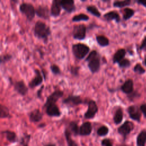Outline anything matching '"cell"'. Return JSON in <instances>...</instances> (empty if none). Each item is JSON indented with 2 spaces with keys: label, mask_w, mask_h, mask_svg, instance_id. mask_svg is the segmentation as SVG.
<instances>
[{
  "label": "cell",
  "mask_w": 146,
  "mask_h": 146,
  "mask_svg": "<svg viewBox=\"0 0 146 146\" xmlns=\"http://www.w3.org/2000/svg\"><path fill=\"white\" fill-rule=\"evenodd\" d=\"M34 33L36 38L47 40L48 36L51 34V30L44 22L37 21L34 25Z\"/></svg>",
  "instance_id": "1"
},
{
  "label": "cell",
  "mask_w": 146,
  "mask_h": 146,
  "mask_svg": "<svg viewBox=\"0 0 146 146\" xmlns=\"http://www.w3.org/2000/svg\"><path fill=\"white\" fill-rule=\"evenodd\" d=\"M86 61L88 62V67L92 73H95L99 71L100 66V60L99 55L96 50H93L89 54Z\"/></svg>",
  "instance_id": "2"
},
{
  "label": "cell",
  "mask_w": 146,
  "mask_h": 146,
  "mask_svg": "<svg viewBox=\"0 0 146 146\" xmlns=\"http://www.w3.org/2000/svg\"><path fill=\"white\" fill-rule=\"evenodd\" d=\"M19 11L26 16L27 19L29 21H33L35 16V9L31 3H21L19 5Z\"/></svg>",
  "instance_id": "3"
},
{
  "label": "cell",
  "mask_w": 146,
  "mask_h": 146,
  "mask_svg": "<svg viewBox=\"0 0 146 146\" xmlns=\"http://www.w3.org/2000/svg\"><path fill=\"white\" fill-rule=\"evenodd\" d=\"M72 50L74 56L78 59H82L88 53L90 48L83 43L74 44L72 46Z\"/></svg>",
  "instance_id": "4"
},
{
  "label": "cell",
  "mask_w": 146,
  "mask_h": 146,
  "mask_svg": "<svg viewBox=\"0 0 146 146\" xmlns=\"http://www.w3.org/2000/svg\"><path fill=\"white\" fill-rule=\"evenodd\" d=\"M35 76L29 82L28 84L29 87L30 88H34L40 85L45 77L44 73L43 71H40L39 70L36 68L34 70Z\"/></svg>",
  "instance_id": "5"
},
{
  "label": "cell",
  "mask_w": 146,
  "mask_h": 146,
  "mask_svg": "<svg viewBox=\"0 0 146 146\" xmlns=\"http://www.w3.org/2000/svg\"><path fill=\"white\" fill-rule=\"evenodd\" d=\"M10 83L13 84L14 90L19 95L25 96L29 91V88L23 80H13L10 78Z\"/></svg>",
  "instance_id": "6"
},
{
  "label": "cell",
  "mask_w": 146,
  "mask_h": 146,
  "mask_svg": "<svg viewBox=\"0 0 146 146\" xmlns=\"http://www.w3.org/2000/svg\"><path fill=\"white\" fill-rule=\"evenodd\" d=\"M86 35V27L83 24L76 25L73 29V36L75 39L82 40L85 38Z\"/></svg>",
  "instance_id": "7"
},
{
  "label": "cell",
  "mask_w": 146,
  "mask_h": 146,
  "mask_svg": "<svg viewBox=\"0 0 146 146\" xmlns=\"http://www.w3.org/2000/svg\"><path fill=\"white\" fill-rule=\"evenodd\" d=\"M45 111L47 115L51 117H59L61 115V112L56 104L44 105Z\"/></svg>",
  "instance_id": "8"
},
{
  "label": "cell",
  "mask_w": 146,
  "mask_h": 146,
  "mask_svg": "<svg viewBox=\"0 0 146 146\" xmlns=\"http://www.w3.org/2000/svg\"><path fill=\"white\" fill-rule=\"evenodd\" d=\"M35 15L44 19H49L50 12L46 5H39L35 9Z\"/></svg>",
  "instance_id": "9"
},
{
  "label": "cell",
  "mask_w": 146,
  "mask_h": 146,
  "mask_svg": "<svg viewBox=\"0 0 146 146\" xmlns=\"http://www.w3.org/2000/svg\"><path fill=\"white\" fill-rule=\"evenodd\" d=\"M98 111V108L96 102L94 100H90L88 103V109L84 113V117L86 119L93 118Z\"/></svg>",
  "instance_id": "10"
},
{
  "label": "cell",
  "mask_w": 146,
  "mask_h": 146,
  "mask_svg": "<svg viewBox=\"0 0 146 146\" xmlns=\"http://www.w3.org/2000/svg\"><path fill=\"white\" fill-rule=\"evenodd\" d=\"M63 103L69 106L74 107L83 103V100L80 96L70 95L63 100Z\"/></svg>",
  "instance_id": "11"
},
{
  "label": "cell",
  "mask_w": 146,
  "mask_h": 146,
  "mask_svg": "<svg viewBox=\"0 0 146 146\" xmlns=\"http://www.w3.org/2000/svg\"><path fill=\"white\" fill-rule=\"evenodd\" d=\"M63 95V92L60 90H56L51 93L47 98L44 105L56 104V102Z\"/></svg>",
  "instance_id": "12"
},
{
  "label": "cell",
  "mask_w": 146,
  "mask_h": 146,
  "mask_svg": "<svg viewBox=\"0 0 146 146\" xmlns=\"http://www.w3.org/2000/svg\"><path fill=\"white\" fill-rule=\"evenodd\" d=\"M133 124L131 121H126L120 127H119L117 131L120 135L125 136L132 131V130L133 129Z\"/></svg>",
  "instance_id": "13"
},
{
  "label": "cell",
  "mask_w": 146,
  "mask_h": 146,
  "mask_svg": "<svg viewBox=\"0 0 146 146\" xmlns=\"http://www.w3.org/2000/svg\"><path fill=\"white\" fill-rule=\"evenodd\" d=\"M127 111L129 113V117L137 121H140L141 117V112L140 110L135 106H131L128 107L127 109Z\"/></svg>",
  "instance_id": "14"
},
{
  "label": "cell",
  "mask_w": 146,
  "mask_h": 146,
  "mask_svg": "<svg viewBox=\"0 0 146 146\" xmlns=\"http://www.w3.org/2000/svg\"><path fill=\"white\" fill-rule=\"evenodd\" d=\"M29 116V120L31 122L37 123L40 121L42 119L43 114L40 111L39 109L36 108L33 110L32 111H31Z\"/></svg>",
  "instance_id": "15"
},
{
  "label": "cell",
  "mask_w": 146,
  "mask_h": 146,
  "mask_svg": "<svg viewBox=\"0 0 146 146\" xmlns=\"http://www.w3.org/2000/svg\"><path fill=\"white\" fill-rule=\"evenodd\" d=\"M61 11V6L60 5V1L54 0L52 2V5L50 9V15L56 17L59 15Z\"/></svg>",
  "instance_id": "16"
},
{
  "label": "cell",
  "mask_w": 146,
  "mask_h": 146,
  "mask_svg": "<svg viewBox=\"0 0 146 146\" xmlns=\"http://www.w3.org/2000/svg\"><path fill=\"white\" fill-rule=\"evenodd\" d=\"M60 5L65 11L68 13H71L75 10L74 1L72 0L60 1Z\"/></svg>",
  "instance_id": "17"
},
{
  "label": "cell",
  "mask_w": 146,
  "mask_h": 146,
  "mask_svg": "<svg viewBox=\"0 0 146 146\" xmlns=\"http://www.w3.org/2000/svg\"><path fill=\"white\" fill-rule=\"evenodd\" d=\"M92 131V125L90 122H85L79 128V133L83 136L89 135Z\"/></svg>",
  "instance_id": "18"
},
{
  "label": "cell",
  "mask_w": 146,
  "mask_h": 146,
  "mask_svg": "<svg viewBox=\"0 0 146 146\" xmlns=\"http://www.w3.org/2000/svg\"><path fill=\"white\" fill-rule=\"evenodd\" d=\"M121 91L127 94L131 93L133 90V82L131 79L127 80L121 86Z\"/></svg>",
  "instance_id": "19"
},
{
  "label": "cell",
  "mask_w": 146,
  "mask_h": 146,
  "mask_svg": "<svg viewBox=\"0 0 146 146\" xmlns=\"http://www.w3.org/2000/svg\"><path fill=\"white\" fill-rule=\"evenodd\" d=\"M1 133L3 134L6 139L11 143H16L18 141V137L15 132L10 130H5L1 132Z\"/></svg>",
  "instance_id": "20"
},
{
  "label": "cell",
  "mask_w": 146,
  "mask_h": 146,
  "mask_svg": "<svg viewBox=\"0 0 146 146\" xmlns=\"http://www.w3.org/2000/svg\"><path fill=\"white\" fill-rule=\"evenodd\" d=\"M103 17L107 21L115 20L117 23H119L120 21V15L118 13L115 11H111L110 12H108L106 13Z\"/></svg>",
  "instance_id": "21"
},
{
  "label": "cell",
  "mask_w": 146,
  "mask_h": 146,
  "mask_svg": "<svg viewBox=\"0 0 146 146\" xmlns=\"http://www.w3.org/2000/svg\"><path fill=\"white\" fill-rule=\"evenodd\" d=\"M126 54V51L124 48L118 50L113 55L112 60L113 63H119L121 60L124 59Z\"/></svg>",
  "instance_id": "22"
},
{
  "label": "cell",
  "mask_w": 146,
  "mask_h": 146,
  "mask_svg": "<svg viewBox=\"0 0 146 146\" xmlns=\"http://www.w3.org/2000/svg\"><path fill=\"white\" fill-rule=\"evenodd\" d=\"M11 115L10 113V110L7 107L0 103V118H10Z\"/></svg>",
  "instance_id": "23"
},
{
  "label": "cell",
  "mask_w": 146,
  "mask_h": 146,
  "mask_svg": "<svg viewBox=\"0 0 146 146\" xmlns=\"http://www.w3.org/2000/svg\"><path fill=\"white\" fill-rule=\"evenodd\" d=\"M146 143V131H142L137 137V146H144Z\"/></svg>",
  "instance_id": "24"
},
{
  "label": "cell",
  "mask_w": 146,
  "mask_h": 146,
  "mask_svg": "<svg viewBox=\"0 0 146 146\" xmlns=\"http://www.w3.org/2000/svg\"><path fill=\"white\" fill-rule=\"evenodd\" d=\"M123 118V113L121 108H119L115 112L113 116V121L115 124L120 123Z\"/></svg>",
  "instance_id": "25"
},
{
  "label": "cell",
  "mask_w": 146,
  "mask_h": 146,
  "mask_svg": "<svg viewBox=\"0 0 146 146\" xmlns=\"http://www.w3.org/2000/svg\"><path fill=\"white\" fill-rule=\"evenodd\" d=\"M98 43L102 47L107 46L109 44V39L103 35H98L96 37Z\"/></svg>",
  "instance_id": "26"
},
{
  "label": "cell",
  "mask_w": 146,
  "mask_h": 146,
  "mask_svg": "<svg viewBox=\"0 0 146 146\" xmlns=\"http://www.w3.org/2000/svg\"><path fill=\"white\" fill-rule=\"evenodd\" d=\"M135 14V11L131 9V8H128L126 7L123 9V19L124 20H128L130 19L132 16H133Z\"/></svg>",
  "instance_id": "27"
},
{
  "label": "cell",
  "mask_w": 146,
  "mask_h": 146,
  "mask_svg": "<svg viewBox=\"0 0 146 146\" xmlns=\"http://www.w3.org/2000/svg\"><path fill=\"white\" fill-rule=\"evenodd\" d=\"M64 134H65V137H66L67 142L69 146H78L77 144L71 139V132L69 131L68 129H66Z\"/></svg>",
  "instance_id": "28"
},
{
  "label": "cell",
  "mask_w": 146,
  "mask_h": 146,
  "mask_svg": "<svg viewBox=\"0 0 146 146\" xmlns=\"http://www.w3.org/2000/svg\"><path fill=\"white\" fill-rule=\"evenodd\" d=\"M13 58L12 55L10 54H3L0 55V65L5 64L11 60Z\"/></svg>",
  "instance_id": "29"
},
{
  "label": "cell",
  "mask_w": 146,
  "mask_h": 146,
  "mask_svg": "<svg viewBox=\"0 0 146 146\" xmlns=\"http://www.w3.org/2000/svg\"><path fill=\"white\" fill-rule=\"evenodd\" d=\"M69 131L73 133L75 135H77L79 132V128L78 127L77 124L74 121H72L69 124Z\"/></svg>",
  "instance_id": "30"
},
{
  "label": "cell",
  "mask_w": 146,
  "mask_h": 146,
  "mask_svg": "<svg viewBox=\"0 0 146 146\" xmlns=\"http://www.w3.org/2000/svg\"><path fill=\"white\" fill-rule=\"evenodd\" d=\"M87 10L91 14L94 15L96 17H100L101 13L98 10V9L95 6H88L87 7Z\"/></svg>",
  "instance_id": "31"
},
{
  "label": "cell",
  "mask_w": 146,
  "mask_h": 146,
  "mask_svg": "<svg viewBox=\"0 0 146 146\" xmlns=\"http://www.w3.org/2000/svg\"><path fill=\"white\" fill-rule=\"evenodd\" d=\"M131 3V1L130 0H125V1H115L113 3L114 7H123L129 5Z\"/></svg>",
  "instance_id": "32"
},
{
  "label": "cell",
  "mask_w": 146,
  "mask_h": 146,
  "mask_svg": "<svg viewBox=\"0 0 146 146\" xmlns=\"http://www.w3.org/2000/svg\"><path fill=\"white\" fill-rule=\"evenodd\" d=\"M89 19V17L88 15L81 13L78 15H76L73 17L72 21L73 22H79L81 21H88Z\"/></svg>",
  "instance_id": "33"
},
{
  "label": "cell",
  "mask_w": 146,
  "mask_h": 146,
  "mask_svg": "<svg viewBox=\"0 0 146 146\" xmlns=\"http://www.w3.org/2000/svg\"><path fill=\"white\" fill-rule=\"evenodd\" d=\"M119 67L123 68H127L130 66L131 62L128 59H123L118 63Z\"/></svg>",
  "instance_id": "34"
},
{
  "label": "cell",
  "mask_w": 146,
  "mask_h": 146,
  "mask_svg": "<svg viewBox=\"0 0 146 146\" xmlns=\"http://www.w3.org/2000/svg\"><path fill=\"white\" fill-rule=\"evenodd\" d=\"M108 133V128L105 125L100 127L97 131V133L99 136H105Z\"/></svg>",
  "instance_id": "35"
},
{
  "label": "cell",
  "mask_w": 146,
  "mask_h": 146,
  "mask_svg": "<svg viewBox=\"0 0 146 146\" xmlns=\"http://www.w3.org/2000/svg\"><path fill=\"white\" fill-rule=\"evenodd\" d=\"M133 71L135 72H136L139 74H143L145 72V70L141 66V65L140 63H137L134 68Z\"/></svg>",
  "instance_id": "36"
},
{
  "label": "cell",
  "mask_w": 146,
  "mask_h": 146,
  "mask_svg": "<svg viewBox=\"0 0 146 146\" xmlns=\"http://www.w3.org/2000/svg\"><path fill=\"white\" fill-rule=\"evenodd\" d=\"M50 70L51 72L55 75H58L60 74V70L59 67L55 64H52L50 66Z\"/></svg>",
  "instance_id": "37"
},
{
  "label": "cell",
  "mask_w": 146,
  "mask_h": 146,
  "mask_svg": "<svg viewBox=\"0 0 146 146\" xmlns=\"http://www.w3.org/2000/svg\"><path fill=\"white\" fill-rule=\"evenodd\" d=\"M30 137L31 136L30 135H26L22 138L21 144L23 145V146H29L28 143L30 141Z\"/></svg>",
  "instance_id": "38"
},
{
  "label": "cell",
  "mask_w": 146,
  "mask_h": 146,
  "mask_svg": "<svg viewBox=\"0 0 146 146\" xmlns=\"http://www.w3.org/2000/svg\"><path fill=\"white\" fill-rule=\"evenodd\" d=\"M79 67L78 66H71V72L72 75L75 76H77L79 74Z\"/></svg>",
  "instance_id": "39"
},
{
  "label": "cell",
  "mask_w": 146,
  "mask_h": 146,
  "mask_svg": "<svg viewBox=\"0 0 146 146\" xmlns=\"http://www.w3.org/2000/svg\"><path fill=\"white\" fill-rule=\"evenodd\" d=\"M102 144L103 146H112V144L111 140L108 139H104L102 141Z\"/></svg>",
  "instance_id": "40"
},
{
  "label": "cell",
  "mask_w": 146,
  "mask_h": 146,
  "mask_svg": "<svg viewBox=\"0 0 146 146\" xmlns=\"http://www.w3.org/2000/svg\"><path fill=\"white\" fill-rule=\"evenodd\" d=\"M140 110L143 113L145 117H146V104H143L140 107Z\"/></svg>",
  "instance_id": "41"
},
{
  "label": "cell",
  "mask_w": 146,
  "mask_h": 146,
  "mask_svg": "<svg viewBox=\"0 0 146 146\" xmlns=\"http://www.w3.org/2000/svg\"><path fill=\"white\" fill-rule=\"evenodd\" d=\"M146 47V36H145V38H144V39L143 40L140 46V50H143L144 48H145Z\"/></svg>",
  "instance_id": "42"
},
{
  "label": "cell",
  "mask_w": 146,
  "mask_h": 146,
  "mask_svg": "<svg viewBox=\"0 0 146 146\" xmlns=\"http://www.w3.org/2000/svg\"><path fill=\"white\" fill-rule=\"evenodd\" d=\"M137 3L143 5L146 8V0H139L136 1Z\"/></svg>",
  "instance_id": "43"
},
{
  "label": "cell",
  "mask_w": 146,
  "mask_h": 146,
  "mask_svg": "<svg viewBox=\"0 0 146 146\" xmlns=\"http://www.w3.org/2000/svg\"><path fill=\"white\" fill-rule=\"evenodd\" d=\"M43 86H42V88H40L38 91V92H37V97H38V98H40V93L42 92V90H43Z\"/></svg>",
  "instance_id": "44"
},
{
  "label": "cell",
  "mask_w": 146,
  "mask_h": 146,
  "mask_svg": "<svg viewBox=\"0 0 146 146\" xmlns=\"http://www.w3.org/2000/svg\"><path fill=\"white\" fill-rule=\"evenodd\" d=\"M44 146H56V145L54 144H48L45 145Z\"/></svg>",
  "instance_id": "45"
},
{
  "label": "cell",
  "mask_w": 146,
  "mask_h": 146,
  "mask_svg": "<svg viewBox=\"0 0 146 146\" xmlns=\"http://www.w3.org/2000/svg\"><path fill=\"white\" fill-rule=\"evenodd\" d=\"M145 50H146V47H145ZM144 63H145V66H146V56H145V60H144Z\"/></svg>",
  "instance_id": "46"
}]
</instances>
